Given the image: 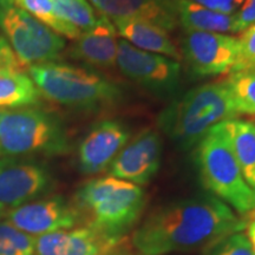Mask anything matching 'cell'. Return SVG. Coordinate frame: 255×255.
<instances>
[{"label": "cell", "mask_w": 255, "mask_h": 255, "mask_svg": "<svg viewBox=\"0 0 255 255\" xmlns=\"http://www.w3.org/2000/svg\"><path fill=\"white\" fill-rule=\"evenodd\" d=\"M28 76L40 95L65 107L94 109L114 104L123 91L100 73L70 64L49 62L28 68Z\"/></svg>", "instance_id": "obj_4"}, {"label": "cell", "mask_w": 255, "mask_h": 255, "mask_svg": "<svg viewBox=\"0 0 255 255\" xmlns=\"http://www.w3.org/2000/svg\"><path fill=\"white\" fill-rule=\"evenodd\" d=\"M237 159L242 176L255 194V123L229 120L215 126Z\"/></svg>", "instance_id": "obj_17"}, {"label": "cell", "mask_w": 255, "mask_h": 255, "mask_svg": "<svg viewBox=\"0 0 255 255\" xmlns=\"http://www.w3.org/2000/svg\"><path fill=\"white\" fill-rule=\"evenodd\" d=\"M62 20L81 32L90 30L97 23L95 11L87 0H52Z\"/></svg>", "instance_id": "obj_23"}, {"label": "cell", "mask_w": 255, "mask_h": 255, "mask_svg": "<svg viewBox=\"0 0 255 255\" xmlns=\"http://www.w3.org/2000/svg\"><path fill=\"white\" fill-rule=\"evenodd\" d=\"M235 110L240 115H255V70L233 72L226 79Z\"/></svg>", "instance_id": "obj_22"}, {"label": "cell", "mask_w": 255, "mask_h": 255, "mask_svg": "<svg viewBox=\"0 0 255 255\" xmlns=\"http://www.w3.org/2000/svg\"><path fill=\"white\" fill-rule=\"evenodd\" d=\"M0 28L24 68L53 62L65 47L62 36L12 0H0Z\"/></svg>", "instance_id": "obj_7"}, {"label": "cell", "mask_w": 255, "mask_h": 255, "mask_svg": "<svg viewBox=\"0 0 255 255\" xmlns=\"http://www.w3.org/2000/svg\"><path fill=\"white\" fill-rule=\"evenodd\" d=\"M248 239H250L252 246H253V250L255 252V215L254 218L252 219V221L248 225Z\"/></svg>", "instance_id": "obj_31"}, {"label": "cell", "mask_w": 255, "mask_h": 255, "mask_svg": "<svg viewBox=\"0 0 255 255\" xmlns=\"http://www.w3.org/2000/svg\"><path fill=\"white\" fill-rule=\"evenodd\" d=\"M255 24V0H245L241 7L234 14V30L233 33L244 32Z\"/></svg>", "instance_id": "obj_28"}, {"label": "cell", "mask_w": 255, "mask_h": 255, "mask_svg": "<svg viewBox=\"0 0 255 255\" xmlns=\"http://www.w3.org/2000/svg\"><path fill=\"white\" fill-rule=\"evenodd\" d=\"M144 201L139 186L108 176L85 183L76 194L75 207L87 227L119 244L138 220Z\"/></svg>", "instance_id": "obj_3"}, {"label": "cell", "mask_w": 255, "mask_h": 255, "mask_svg": "<svg viewBox=\"0 0 255 255\" xmlns=\"http://www.w3.org/2000/svg\"><path fill=\"white\" fill-rule=\"evenodd\" d=\"M111 21L124 40L137 49L177 60L182 58L180 51L164 28L138 19L117 18Z\"/></svg>", "instance_id": "obj_16"}, {"label": "cell", "mask_w": 255, "mask_h": 255, "mask_svg": "<svg viewBox=\"0 0 255 255\" xmlns=\"http://www.w3.org/2000/svg\"><path fill=\"white\" fill-rule=\"evenodd\" d=\"M203 7L225 14H235L245 0H190Z\"/></svg>", "instance_id": "obj_29"}, {"label": "cell", "mask_w": 255, "mask_h": 255, "mask_svg": "<svg viewBox=\"0 0 255 255\" xmlns=\"http://www.w3.org/2000/svg\"><path fill=\"white\" fill-rule=\"evenodd\" d=\"M195 162L207 189L238 214L255 209V194L251 189L234 155L214 127L195 148Z\"/></svg>", "instance_id": "obj_6"}, {"label": "cell", "mask_w": 255, "mask_h": 255, "mask_svg": "<svg viewBox=\"0 0 255 255\" xmlns=\"http://www.w3.org/2000/svg\"><path fill=\"white\" fill-rule=\"evenodd\" d=\"M208 255H255V252L247 235L240 232L210 246Z\"/></svg>", "instance_id": "obj_25"}, {"label": "cell", "mask_w": 255, "mask_h": 255, "mask_svg": "<svg viewBox=\"0 0 255 255\" xmlns=\"http://www.w3.org/2000/svg\"><path fill=\"white\" fill-rule=\"evenodd\" d=\"M68 231H60L36 238L37 255H62Z\"/></svg>", "instance_id": "obj_27"}, {"label": "cell", "mask_w": 255, "mask_h": 255, "mask_svg": "<svg viewBox=\"0 0 255 255\" xmlns=\"http://www.w3.org/2000/svg\"><path fill=\"white\" fill-rule=\"evenodd\" d=\"M113 255H126V254H113Z\"/></svg>", "instance_id": "obj_33"}, {"label": "cell", "mask_w": 255, "mask_h": 255, "mask_svg": "<svg viewBox=\"0 0 255 255\" xmlns=\"http://www.w3.org/2000/svg\"><path fill=\"white\" fill-rule=\"evenodd\" d=\"M117 244L90 227L68 232L62 255H110Z\"/></svg>", "instance_id": "obj_20"}, {"label": "cell", "mask_w": 255, "mask_h": 255, "mask_svg": "<svg viewBox=\"0 0 255 255\" xmlns=\"http://www.w3.org/2000/svg\"><path fill=\"white\" fill-rule=\"evenodd\" d=\"M69 149L65 128L55 115L32 107L0 109V157L56 156Z\"/></svg>", "instance_id": "obj_5"}, {"label": "cell", "mask_w": 255, "mask_h": 255, "mask_svg": "<svg viewBox=\"0 0 255 255\" xmlns=\"http://www.w3.org/2000/svg\"><path fill=\"white\" fill-rule=\"evenodd\" d=\"M117 47L119 41L113 21L101 15L94 27L82 32L76 39L71 56L98 68L108 69L116 65Z\"/></svg>", "instance_id": "obj_15"}, {"label": "cell", "mask_w": 255, "mask_h": 255, "mask_svg": "<svg viewBox=\"0 0 255 255\" xmlns=\"http://www.w3.org/2000/svg\"><path fill=\"white\" fill-rule=\"evenodd\" d=\"M101 15L110 20L130 18L144 20L168 32L176 28L178 20L173 0H90Z\"/></svg>", "instance_id": "obj_14"}, {"label": "cell", "mask_w": 255, "mask_h": 255, "mask_svg": "<svg viewBox=\"0 0 255 255\" xmlns=\"http://www.w3.org/2000/svg\"><path fill=\"white\" fill-rule=\"evenodd\" d=\"M40 96L27 73L21 70L0 71V109L32 107L39 102Z\"/></svg>", "instance_id": "obj_19"}, {"label": "cell", "mask_w": 255, "mask_h": 255, "mask_svg": "<svg viewBox=\"0 0 255 255\" xmlns=\"http://www.w3.org/2000/svg\"><path fill=\"white\" fill-rule=\"evenodd\" d=\"M2 214H4V206H2L1 203H0V218H1Z\"/></svg>", "instance_id": "obj_32"}, {"label": "cell", "mask_w": 255, "mask_h": 255, "mask_svg": "<svg viewBox=\"0 0 255 255\" xmlns=\"http://www.w3.org/2000/svg\"><path fill=\"white\" fill-rule=\"evenodd\" d=\"M12 1L59 36L75 40L81 36V31L58 17L52 0H12Z\"/></svg>", "instance_id": "obj_21"}, {"label": "cell", "mask_w": 255, "mask_h": 255, "mask_svg": "<svg viewBox=\"0 0 255 255\" xmlns=\"http://www.w3.org/2000/svg\"><path fill=\"white\" fill-rule=\"evenodd\" d=\"M79 219L76 207L60 196L32 201L6 213L8 223L32 237L68 231Z\"/></svg>", "instance_id": "obj_11"}, {"label": "cell", "mask_w": 255, "mask_h": 255, "mask_svg": "<svg viewBox=\"0 0 255 255\" xmlns=\"http://www.w3.org/2000/svg\"><path fill=\"white\" fill-rule=\"evenodd\" d=\"M245 220L214 195L169 203L151 213L135 231L133 246L143 255L210 247L246 228Z\"/></svg>", "instance_id": "obj_1"}, {"label": "cell", "mask_w": 255, "mask_h": 255, "mask_svg": "<svg viewBox=\"0 0 255 255\" xmlns=\"http://www.w3.org/2000/svg\"><path fill=\"white\" fill-rule=\"evenodd\" d=\"M238 51L237 37L214 32L188 31L182 40L183 58L191 73L199 78L232 72Z\"/></svg>", "instance_id": "obj_9"}, {"label": "cell", "mask_w": 255, "mask_h": 255, "mask_svg": "<svg viewBox=\"0 0 255 255\" xmlns=\"http://www.w3.org/2000/svg\"><path fill=\"white\" fill-rule=\"evenodd\" d=\"M116 65L124 76L158 97H170L180 88L177 60L139 50L124 39L119 41Z\"/></svg>", "instance_id": "obj_8"}, {"label": "cell", "mask_w": 255, "mask_h": 255, "mask_svg": "<svg viewBox=\"0 0 255 255\" xmlns=\"http://www.w3.org/2000/svg\"><path fill=\"white\" fill-rule=\"evenodd\" d=\"M129 138L130 130L120 121L104 120L95 124L79 144L81 170L92 175L109 168Z\"/></svg>", "instance_id": "obj_13"}, {"label": "cell", "mask_w": 255, "mask_h": 255, "mask_svg": "<svg viewBox=\"0 0 255 255\" xmlns=\"http://www.w3.org/2000/svg\"><path fill=\"white\" fill-rule=\"evenodd\" d=\"M0 255H37L36 238L0 222Z\"/></svg>", "instance_id": "obj_24"}, {"label": "cell", "mask_w": 255, "mask_h": 255, "mask_svg": "<svg viewBox=\"0 0 255 255\" xmlns=\"http://www.w3.org/2000/svg\"><path fill=\"white\" fill-rule=\"evenodd\" d=\"M238 117L223 81L207 83L186 92L162 111L157 123L159 129L182 150H189L215 126Z\"/></svg>", "instance_id": "obj_2"}, {"label": "cell", "mask_w": 255, "mask_h": 255, "mask_svg": "<svg viewBox=\"0 0 255 255\" xmlns=\"http://www.w3.org/2000/svg\"><path fill=\"white\" fill-rule=\"evenodd\" d=\"M176 9L177 20L186 32H214L233 33L234 14H225L212 11L190 0H173Z\"/></svg>", "instance_id": "obj_18"}, {"label": "cell", "mask_w": 255, "mask_h": 255, "mask_svg": "<svg viewBox=\"0 0 255 255\" xmlns=\"http://www.w3.org/2000/svg\"><path fill=\"white\" fill-rule=\"evenodd\" d=\"M162 139L155 130H144L123 146L109 165L110 176L143 186L157 174L162 159Z\"/></svg>", "instance_id": "obj_12"}, {"label": "cell", "mask_w": 255, "mask_h": 255, "mask_svg": "<svg viewBox=\"0 0 255 255\" xmlns=\"http://www.w3.org/2000/svg\"><path fill=\"white\" fill-rule=\"evenodd\" d=\"M53 178L45 165L24 157H0V203L17 208L45 195Z\"/></svg>", "instance_id": "obj_10"}, {"label": "cell", "mask_w": 255, "mask_h": 255, "mask_svg": "<svg viewBox=\"0 0 255 255\" xmlns=\"http://www.w3.org/2000/svg\"><path fill=\"white\" fill-rule=\"evenodd\" d=\"M23 69L24 66L15 57L8 41L5 37L0 36V71L2 70H21L23 71Z\"/></svg>", "instance_id": "obj_30"}, {"label": "cell", "mask_w": 255, "mask_h": 255, "mask_svg": "<svg viewBox=\"0 0 255 255\" xmlns=\"http://www.w3.org/2000/svg\"><path fill=\"white\" fill-rule=\"evenodd\" d=\"M239 40L238 58L233 66V72L255 70V24L242 32Z\"/></svg>", "instance_id": "obj_26"}]
</instances>
